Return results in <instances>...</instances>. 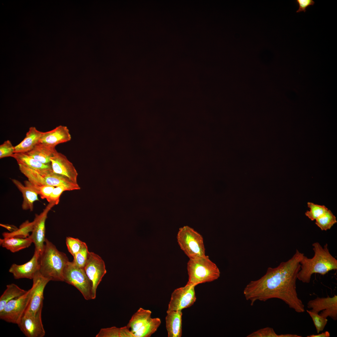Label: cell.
<instances>
[{
    "label": "cell",
    "instance_id": "15",
    "mask_svg": "<svg viewBox=\"0 0 337 337\" xmlns=\"http://www.w3.org/2000/svg\"><path fill=\"white\" fill-rule=\"evenodd\" d=\"M40 254L35 251L32 258L28 262L22 265L13 264L10 267L9 272L16 279L27 278L32 279L39 271V259Z\"/></svg>",
    "mask_w": 337,
    "mask_h": 337
},
{
    "label": "cell",
    "instance_id": "41",
    "mask_svg": "<svg viewBox=\"0 0 337 337\" xmlns=\"http://www.w3.org/2000/svg\"><path fill=\"white\" fill-rule=\"evenodd\" d=\"M330 336V333L328 331H326L317 335H312L307 336V337H329Z\"/></svg>",
    "mask_w": 337,
    "mask_h": 337
},
{
    "label": "cell",
    "instance_id": "33",
    "mask_svg": "<svg viewBox=\"0 0 337 337\" xmlns=\"http://www.w3.org/2000/svg\"><path fill=\"white\" fill-rule=\"evenodd\" d=\"M89 252L87 246L84 242L81 250L73 256V261L77 266L84 268L87 261Z\"/></svg>",
    "mask_w": 337,
    "mask_h": 337
},
{
    "label": "cell",
    "instance_id": "40",
    "mask_svg": "<svg viewBox=\"0 0 337 337\" xmlns=\"http://www.w3.org/2000/svg\"><path fill=\"white\" fill-rule=\"evenodd\" d=\"M120 337H134L127 326L120 328Z\"/></svg>",
    "mask_w": 337,
    "mask_h": 337
},
{
    "label": "cell",
    "instance_id": "13",
    "mask_svg": "<svg viewBox=\"0 0 337 337\" xmlns=\"http://www.w3.org/2000/svg\"><path fill=\"white\" fill-rule=\"evenodd\" d=\"M307 307L311 309V311L319 313L323 317L327 318L330 317L333 320L337 319V295L330 297H317L309 300L307 303Z\"/></svg>",
    "mask_w": 337,
    "mask_h": 337
},
{
    "label": "cell",
    "instance_id": "28",
    "mask_svg": "<svg viewBox=\"0 0 337 337\" xmlns=\"http://www.w3.org/2000/svg\"><path fill=\"white\" fill-rule=\"evenodd\" d=\"M34 222H30L27 220L23 223L19 228L16 231L11 232H4L2 233L3 238L15 237L20 238H26L30 235L29 232H32Z\"/></svg>",
    "mask_w": 337,
    "mask_h": 337
},
{
    "label": "cell",
    "instance_id": "11",
    "mask_svg": "<svg viewBox=\"0 0 337 337\" xmlns=\"http://www.w3.org/2000/svg\"><path fill=\"white\" fill-rule=\"evenodd\" d=\"M55 205L53 203H49L42 212L39 215H35L32 234L28 237L34 244L35 251L40 255L43 252L45 246L46 238L45 237V222L47 214Z\"/></svg>",
    "mask_w": 337,
    "mask_h": 337
},
{
    "label": "cell",
    "instance_id": "16",
    "mask_svg": "<svg viewBox=\"0 0 337 337\" xmlns=\"http://www.w3.org/2000/svg\"><path fill=\"white\" fill-rule=\"evenodd\" d=\"M71 139L67 127L60 125L52 130L43 132L39 143L55 147L57 145L69 141Z\"/></svg>",
    "mask_w": 337,
    "mask_h": 337
},
{
    "label": "cell",
    "instance_id": "10",
    "mask_svg": "<svg viewBox=\"0 0 337 337\" xmlns=\"http://www.w3.org/2000/svg\"><path fill=\"white\" fill-rule=\"evenodd\" d=\"M33 291L27 307L23 315H35L42 309L45 288L50 281L38 271L32 279Z\"/></svg>",
    "mask_w": 337,
    "mask_h": 337
},
{
    "label": "cell",
    "instance_id": "18",
    "mask_svg": "<svg viewBox=\"0 0 337 337\" xmlns=\"http://www.w3.org/2000/svg\"><path fill=\"white\" fill-rule=\"evenodd\" d=\"M165 317L166 327L168 337H181L182 335V311L167 312Z\"/></svg>",
    "mask_w": 337,
    "mask_h": 337
},
{
    "label": "cell",
    "instance_id": "32",
    "mask_svg": "<svg viewBox=\"0 0 337 337\" xmlns=\"http://www.w3.org/2000/svg\"><path fill=\"white\" fill-rule=\"evenodd\" d=\"M289 334L278 335L271 328L266 327L255 331L247 335V337H289Z\"/></svg>",
    "mask_w": 337,
    "mask_h": 337
},
{
    "label": "cell",
    "instance_id": "2",
    "mask_svg": "<svg viewBox=\"0 0 337 337\" xmlns=\"http://www.w3.org/2000/svg\"><path fill=\"white\" fill-rule=\"evenodd\" d=\"M312 246L313 257L310 258L304 255L300 262L297 279L304 283H309L313 274L324 275L331 271L337 269V260L330 253L327 244L323 247L319 242H315Z\"/></svg>",
    "mask_w": 337,
    "mask_h": 337
},
{
    "label": "cell",
    "instance_id": "1",
    "mask_svg": "<svg viewBox=\"0 0 337 337\" xmlns=\"http://www.w3.org/2000/svg\"><path fill=\"white\" fill-rule=\"evenodd\" d=\"M304 255L296 249L289 260L281 262L276 267H268L264 276L246 286L243 291L246 300L253 305L257 301H265L277 298L296 312H304V305L299 298L296 290L300 262Z\"/></svg>",
    "mask_w": 337,
    "mask_h": 337
},
{
    "label": "cell",
    "instance_id": "7",
    "mask_svg": "<svg viewBox=\"0 0 337 337\" xmlns=\"http://www.w3.org/2000/svg\"><path fill=\"white\" fill-rule=\"evenodd\" d=\"M33 290L32 286L23 295L9 301L0 312V319L7 322L17 324L27 307Z\"/></svg>",
    "mask_w": 337,
    "mask_h": 337
},
{
    "label": "cell",
    "instance_id": "6",
    "mask_svg": "<svg viewBox=\"0 0 337 337\" xmlns=\"http://www.w3.org/2000/svg\"><path fill=\"white\" fill-rule=\"evenodd\" d=\"M63 277L64 281L76 287L86 300L92 299V283L84 268L69 261L65 267Z\"/></svg>",
    "mask_w": 337,
    "mask_h": 337
},
{
    "label": "cell",
    "instance_id": "22",
    "mask_svg": "<svg viewBox=\"0 0 337 337\" xmlns=\"http://www.w3.org/2000/svg\"><path fill=\"white\" fill-rule=\"evenodd\" d=\"M13 183L22 193L23 201L22 208L23 210L33 209V203L39 200L37 193L29 187L24 185L20 181L14 179H12Z\"/></svg>",
    "mask_w": 337,
    "mask_h": 337
},
{
    "label": "cell",
    "instance_id": "19",
    "mask_svg": "<svg viewBox=\"0 0 337 337\" xmlns=\"http://www.w3.org/2000/svg\"><path fill=\"white\" fill-rule=\"evenodd\" d=\"M43 133L34 127H30L23 140L15 146V153H27L32 150L39 143Z\"/></svg>",
    "mask_w": 337,
    "mask_h": 337
},
{
    "label": "cell",
    "instance_id": "31",
    "mask_svg": "<svg viewBox=\"0 0 337 337\" xmlns=\"http://www.w3.org/2000/svg\"><path fill=\"white\" fill-rule=\"evenodd\" d=\"M26 186L29 187L39 194L42 199H47L50 196L55 187L47 185H37L32 184L28 181H24Z\"/></svg>",
    "mask_w": 337,
    "mask_h": 337
},
{
    "label": "cell",
    "instance_id": "24",
    "mask_svg": "<svg viewBox=\"0 0 337 337\" xmlns=\"http://www.w3.org/2000/svg\"><path fill=\"white\" fill-rule=\"evenodd\" d=\"M32 243L29 237L24 238L11 237L0 239V245L13 253L28 247Z\"/></svg>",
    "mask_w": 337,
    "mask_h": 337
},
{
    "label": "cell",
    "instance_id": "8",
    "mask_svg": "<svg viewBox=\"0 0 337 337\" xmlns=\"http://www.w3.org/2000/svg\"><path fill=\"white\" fill-rule=\"evenodd\" d=\"M84 269L92 283V299H94L97 287L106 273L104 262L99 255L89 252Z\"/></svg>",
    "mask_w": 337,
    "mask_h": 337
},
{
    "label": "cell",
    "instance_id": "9",
    "mask_svg": "<svg viewBox=\"0 0 337 337\" xmlns=\"http://www.w3.org/2000/svg\"><path fill=\"white\" fill-rule=\"evenodd\" d=\"M195 287L186 284L183 287L175 289L172 293L167 313L182 311L192 305L196 299Z\"/></svg>",
    "mask_w": 337,
    "mask_h": 337
},
{
    "label": "cell",
    "instance_id": "39",
    "mask_svg": "<svg viewBox=\"0 0 337 337\" xmlns=\"http://www.w3.org/2000/svg\"><path fill=\"white\" fill-rule=\"evenodd\" d=\"M296 2L299 6V8L296 11V12H305L308 7L314 5L315 3L313 0H296Z\"/></svg>",
    "mask_w": 337,
    "mask_h": 337
},
{
    "label": "cell",
    "instance_id": "20",
    "mask_svg": "<svg viewBox=\"0 0 337 337\" xmlns=\"http://www.w3.org/2000/svg\"><path fill=\"white\" fill-rule=\"evenodd\" d=\"M56 151L55 147L38 143L32 150L26 153L42 163L48 164H51L50 158Z\"/></svg>",
    "mask_w": 337,
    "mask_h": 337
},
{
    "label": "cell",
    "instance_id": "34",
    "mask_svg": "<svg viewBox=\"0 0 337 337\" xmlns=\"http://www.w3.org/2000/svg\"><path fill=\"white\" fill-rule=\"evenodd\" d=\"M307 312L311 318L315 327L317 333L323 331L325 327L327 322V318L320 315L319 313H316L307 310Z\"/></svg>",
    "mask_w": 337,
    "mask_h": 337
},
{
    "label": "cell",
    "instance_id": "30",
    "mask_svg": "<svg viewBox=\"0 0 337 337\" xmlns=\"http://www.w3.org/2000/svg\"><path fill=\"white\" fill-rule=\"evenodd\" d=\"M307 205L310 210L307 211L305 214L311 221L316 220L328 210L324 205H318L310 202H308Z\"/></svg>",
    "mask_w": 337,
    "mask_h": 337
},
{
    "label": "cell",
    "instance_id": "38",
    "mask_svg": "<svg viewBox=\"0 0 337 337\" xmlns=\"http://www.w3.org/2000/svg\"><path fill=\"white\" fill-rule=\"evenodd\" d=\"M120 328L115 326L102 328L96 335V337H120Z\"/></svg>",
    "mask_w": 337,
    "mask_h": 337
},
{
    "label": "cell",
    "instance_id": "12",
    "mask_svg": "<svg viewBox=\"0 0 337 337\" xmlns=\"http://www.w3.org/2000/svg\"><path fill=\"white\" fill-rule=\"evenodd\" d=\"M42 309L34 315H23L17 323L21 330L27 337H43L45 331L42 319Z\"/></svg>",
    "mask_w": 337,
    "mask_h": 337
},
{
    "label": "cell",
    "instance_id": "14",
    "mask_svg": "<svg viewBox=\"0 0 337 337\" xmlns=\"http://www.w3.org/2000/svg\"><path fill=\"white\" fill-rule=\"evenodd\" d=\"M53 172L77 183V172L72 163L62 153L56 151L50 158Z\"/></svg>",
    "mask_w": 337,
    "mask_h": 337
},
{
    "label": "cell",
    "instance_id": "37",
    "mask_svg": "<svg viewBox=\"0 0 337 337\" xmlns=\"http://www.w3.org/2000/svg\"><path fill=\"white\" fill-rule=\"evenodd\" d=\"M69 191L66 187L60 186L55 187L51 194L49 197L46 199L49 203H53L55 205L58 204L60 197L63 192Z\"/></svg>",
    "mask_w": 337,
    "mask_h": 337
},
{
    "label": "cell",
    "instance_id": "5",
    "mask_svg": "<svg viewBox=\"0 0 337 337\" xmlns=\"http://www.w3.org/2000/svg\"><path fill=\"white\" fill-rule=\"evenodd\" d=\"M177 240L180 248L189 259L206 255L203 237L193 228L187 226L180 228Z\"/></svg>",
    "mask_w": 337,
    "mask_h": 337
},
{
    "label": "cell",
    "instance_id": "4",
    "mask_svg": "<svg viewBox=\"0 0 337 337\" xmlns=\"http://www.w3.org/2000/svg\"><path fill=\"white\" fill-rule=\"evenodd\" d=\"M187 270L188 279L186 284L195 286L216 280L220 275L217 266L206 255L189 259L187 264Z\"/></svg>",
    "mask_w": 337,
    "mask_h": 337
},
{
    "label": "cell",
    "instance_id": "23",
    "mask_svg": "<svg viewBox=\"0 0 337 337\" xmlns=\"http://www.w3.org/2000/svg\"><path fill=\"white\" fill-rule=\"evenodd\" d=\"M151 311L140 308L132 316L127 326L134 334L151 319Z\"/></svg>",
    "mask_w": 337,
    "mask_h": 337
},
{
    "label": "cell",
    "instance_id": "21",
    "mask_svg": "<svg viewBox=\"0 0 337 337\" xmlns=\"http://www.w3.org/2000/svg\"><path fill=\"white\" fill-rule=\"evenodd\" d=\"M46 185L54 187L63 186L67 188L69 191L80 189L77 183H75L67 178L56 174L53 171L43 176Z\"/></svg>",
    "mask_w": 337,
    "mask_h": 337
},
{
    "label": "cell",
    "instance_id": "29",
    "mask_svg": "<svg viewBox=\"0 0 337 337\" xmlns=\"http://www.w3.org/2000/svg\"><path fill=\"white\" fill-rule=\"evenodd\" d=\"M315 220V224L322 231L330 229L337 222L336 217L329 209Z\"/></svg>",
    "mask_w": 337,
    "mask_h": 337
},
{
    "label": "cell",
    "instance_id": "35",
    "mask_svg": "<svg viewBox=\"0 0 337 337\" xmlns=\"http://www.w3.org/2000/svg\"><path fill=\"white\" fill-rule=\"evenodd\" d=\"M84 242L77 238L67 237L66 243L68 251L74 256L81 249Z\"/></svg>",
    "mask_w": 337,
    "mask_h": 337
},
{
    "label": "cell",
    "instance_id": "3",
    "mask_svg": "<svg viewBox=\"0 0 337 337\" xmlns=\"http://www.w3.org/2000/svg\"><path fill=\"white\" fill-rule=\"evenodd\" d=\"M39 261V271L43 276L50 281H64L63 271L69 261L68 258L65 253L59 251L46 238Z\"/></svg>",
    "mask_w": 337,
    "mask_h": 337
},
{
    "label": "cell",
    "instance_id": "25",
    "mask_svg": "<svg viewBox=\"0 0 337 337\" xmlns=\"http://www.w3.org/2000/svg\"><path fill=\"white\" fill-rule=\"evenodd\" d=\"M27 291L14 283L7 285L6 289L0 297V312L9 301L21 296Z\"/></svg>",
    "mask_w": 337,
    "mask_h": 337
},
{
    "label": "cell",
    "instance_id": "27",
    "mask_svg": "<svg viewBox=\"0 0 337 337\" xmlns=\"http://www.w3.org/2000/svg\"><path fill=\"white\" fill-rule=\"evenodd\" d=\"M21 172L28 178V181L37 185H46L43 176L34 169L27 166L18 164Z\"/></svg>",
    "mask_w": 337,
    "mask_h": 337
},
{
    "label": "cell",
    "instance_id": "17",
    "mask_svg": "<svg viewBox=\"0 0 337 337\" xmlns=\"http://www.w3.org/2000/svg\"><path fill=\"white\" fill-rule=\"evenodd\" d=\"M12 157L16 159L18 164L23 165L31 168L43 176L52 171L51 164H43L26 153H15Z\"/></svg>",
    "mask_w": 337,
    "mask_h": 337
},
{
    "label": "cell",
    "instance_id": "36",
    "mask_svg": "<svg viewBox=\"0 0 337 337\" xmlns=\"http://www.w3.org/2000/svg\"><path fill=\"white\" fill-rule=\"evenodd\" d=\"M15 153V146L9 140L4 141L0 145V159L12 157Z\"/></svg>",
    "mask_w": 337,
    "mask_h": 337
},
{
    "label": "cell",
    "instance_id": "26",
    "mask_svg": "<svg viewBox=\"0 0 337 337\" xmlns=\"http://www.w3.org/2000/svg\"><path fill=\"white\" fill-rule=\"evenodd\" d=\"M161 323L158 318L151 319L145 324L135 332L134 337H150L157 330Z\"/></svg>",
    "mask_w": 337,
    "mask_h": 337
}]
</instances>
